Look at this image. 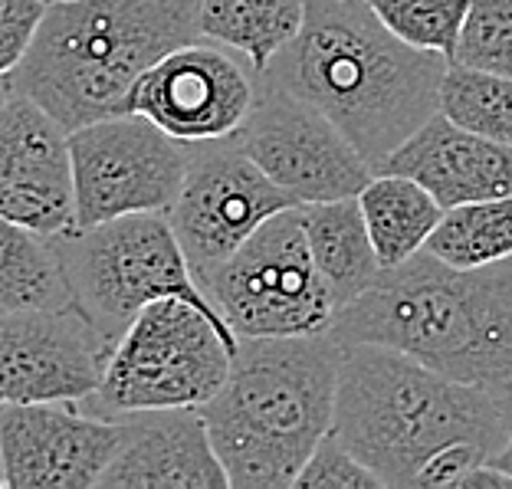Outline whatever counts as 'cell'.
<instances>
[{
	"instance_id": "cell-26",
	"label": "cell",
	"mask_w": 512,
	"mask_h": 489,
	"mask_svg": "<svg viewBox=\"0 0 512 489\" xmlns=\"http://www.w3.org/2000/svg\"><path fill=\"white\" fill-rule=\"evenodd\" d=\"M296 486L299 489H384L378 476L371 473L332 430L319 440V447L312 450L306 467L296 476Z\"/></svg>"
},
{
	"instance_id": "cell-7",
	"label": "cell",
	"mask_w": 512,
	"mask_h": 489,
	"mask_svg": "<svg viewBox=\"0 0 512 489\" xmlns=\"http://www.w3.org/2000/svg\"><path fill=\"white\" fill-rule=\"evenodd\" d=\"M50 240L73 306L109 348L148 302L165 296L188 299L197 309L220 316L197 286L168 214H125L96 227H73Z\"/></svg>"
},
{
	"instance_id": "cell-25",
	"label": "cell",
	"mask_w": 512,
	"mask_h": 489,
	"mask_svg": "<svg viewBox=\"0 0 512 489\" xmlns=\"http://www.w3.org/2000/svg\"><path fill=\"white\" fill-rule=\"evenodd\" d=\"M450 63L512 76V0H470Z\"/></svg>"
},
{
	"instance_id": "cell-23",
	"label": "cell",
	"mask_w": 512,
	"mask_h": 489,
	"mask_svg": "<svg viewBox=\"0 0 512 489\" xmlns=\"http://www.w3.org/2000/svg\"><path fill=\"white\" fill-rule=\"evenodd\" d=\"M440 112L467 132L512 145V76L450 63L440 83Z\"/></svg>"
},
{
	"instance_id": "cell-29",
	"label": "cell",
	"mask_w": 512,
	"mask_h": 489,
	"mask_svg": "<svg viewBox=\"0 0 512 489\" xmlns=\"http://www.w3.org/2000/svg\"><path fill=\"white\" fill-rule=\"evenodd\" d=\"M490 463H496L499 470H506L509 476H512V430H509V437H506V444L499 447L493 457H490Z\"/></svg>"
},
{
	"instance_id": "cell-10",
	"label": "cell",
	"mask_w": 512,
	"mask_h": 489,
	"mask_svg": "<svg viewBox=\"0 0 512 489\" xmlns=\"http://www.w3.org/2000/svg\"><path fill=\"white\" fill-rule=\"evenodd\" d=\"M296 201L266 178L234 138L188 145V171L168 220L197 286H204L266 217Z\"/></svg>"
},
{
	"instance_id": "cell-18",
	"label": "cell",
	"mask_w": 512,
	"mask_h": 489,
	"mask_svg": "<svg viewBox=\"0 0 512 489\" xmlns=\"http://www.w3.org/2000/svg\"><path fill=\"white\" fill-rule=\"evenodd\" d=\"M296 211L302 230H306L312 263H316L322 283L329 289L335 312H339L362 296L381 270L358 197L299 204Z\"/></svg>"
},
{
	"instance_id": "cell-13",
	"label": "cell",
	"mask_w": 512,
	"mask_h": 489,
	"mask_svg": "<svg viewBox=\"0 0 512 489\" xmlns=\"http://www.w3.org/2000/svg\"><path fill=\"white\" fill-rule=\"evenodd\" d=\"M109 352L76 306L0 312V404L86 401Z\"/></svg>"
},
{
	"instance_id": "cell-31",
	"label": "cell",
	"mask_w": 512,
	"mask_h": 489,
	"mask_svg": "<svg viewBox=\"0 0 512 489\" xmlns=\"http://www.w3.org/2000/svg\"><path fill=\"white\" fill-rule=\"evenodd\" d=\"M7 96H10V86H7V79H4V83H0V109H4Z\"/></svg>"
},
{
	"instance_id": "cell-17",
	"label": "cell",
	"mask_w": 512,
	"mask_h": 489,
	"mask_svg": "<svg viewBox=\"0 0 512 489\" xmlns=\"http://www.w3.org/2000/svg\"><path fill=\"white\" fill-rule=\"evenodd\" d=\"M378 171L407 174L450 211L470 201L512 194V145L467 132L437 109L381 161Z\"/></svg>"
},
{
	"instance_id": "cell-19",
	"label": "cell",
	"mask_w": 512,
	"mask_h": 489,
	"mask_svg": "<svg viewBox=\"0 0 512 489\" xmlns=\"http://www.w3.org/2000/svg\"><path fill=\"white\" fill-rule=\"evenodd\" d=\"M358 207H362L381 270L421 253L444 217V207L424 184L391 171L371 174V181L358 191Z\"/></svg>"
},
{
	"instance_id": "cell-1",
	"label": "cell",
	"mask_w": 512,
	"mask_h": 489,
	"mask_svg": "<svg viewBox=\"0 0 512 489\" xmlns=\"http://www.w3.org/2000/svg\"><path fill=\"white\" fill-rule=\"evenodd\" d=\"M447 66V56L394 37L365 0H306L296 40L260 76L329 115L378 171L440 109Z\"/></svg>"
},
{
	"instance_id": "cell-34",
	"label": "cell",
	"mask_w": 512,
	"mask_h": 489,
	"mask_svg": "<svg viewBox=\"0 0 512 489\" xmlns=\"http://www.w3.org/2000/svg\"><path fill=\"white\" fill-rule=\"evenodd\" d=\"M0 312H4V309H0Z\"/></svg>"
},
{
	"instance_id": "cell-8",
	"label": "cell",
	"mask_w": 512,
	"mask_h": 489,
	"mask_svg": "<svg viewBox=\"0 0 512 489\" xmlns=\"http://www.w3.org/2000/svg\"><path fill=\"white\" fill-rule=\"evenodd\" d=\"M296 207L266 217L201 286L237 339L316 335L335 319Z\"/></svg>"
},
{
	"instance_id": "cell-33",
	"label": "cell",
	"mask_w": 512,
	"mask_h": 489,
	"mask_svg": "<svg viewBox=\"0 0 512 489\" xmlns=\"http://www.w3.org/2000/svg\"><path fill=\"white\" fill-rule=\"evenodd\" d=\"M0 473H4V470H0Z\"/></svg>"
},
{
	"instance_id": "cell-20",
	"label": "cell",
	"mask_w": 512,
	"mask_h": 489,
	"mask_svg": "<svg viewBox=\"0 0 512 489\" xmlns=\"http://www.w3.org/2000/svg\"><path fill=\"white\" fill-rule=\"evenodd\" d=\"M201 37L247 56L256 73L296 40L306 0H201Z\"/></svg>"
},
{
	"instance_id": "cell-27",
	"label": "cell",
	"mask_w": 512,
	"mask_h": 489,
	"mask_svg": "<svg viewBox=\"0 0 512 489\" xmlns=\"http://www.w3.org/2000/svg\"><path fill=\"white\" fill-rule=\"evenodd\" d=\"M43 14V0H0V83L23 63Z\"/></svg>"
},
{
	"instance_id": "cell-3",
	"label": "cell",
	"mask_w": 512,
	"mask_h": 489,
	"mask_svg": "<svg viewBox=\"0 0 512 489\" xmlns=\"http://www.w3.org/2000/svg\"><path fill=\"white\" fill-rule=\"evenodd\" d=\"M332 434L384 486L414 489V476L453 447L486 457L506 444L509 424L499 398L453 381L398 348L342 345Z\"/></svg>"
},
{
	"instance_id": "cell-4",
	"label": "cell",
	"mask_w": 512,
	"mask_h": 489,
	"mask_svg": "<svg viewBox=\"0 0 512 489\" xmlns=\"http://www.w3.org/2000/svg\"><path fill=\"white\" fill-rule=\"evenodd\" d=\"M342 342L332 332L240 339L230 375L201 407L230 489H293L332 430Z\"/></svg>"
},
{
	"instance_id": "cell-21",
	"label": "cell",
	"mask_w": 512,
	"mask_h": 489,
	"mask_svg": "<svg viewBox=\"0 0 512 489\" xmlns=\"http://www.w3.org/2000/svg\"><path fill=\"white\" fill-rule=\"evenodd\" d=\"M66 306H73V296H69L53 240L0 214V309L14 312Z\"/></svg>"
},
{
	"instance_id": "cell-14",
	"label": "cell",
	"mask_w": 512,
	"mask_h": 489,
	"mask_svg": "<svg viewBox=\"0 0 512 489\" xmlns=\"http://www.w3.org/2000/svg\"><path fill=\"white\" fill-rule=\"evenodd\" d=\"M119 447V421L79 401L0 404V470L7 489H96Z\"/></svg>"
},
{
	"instance_id": "cell-15",
	"label": "cell",
	"mask_w": 512,
	"mask_h": 489,
	"mask_svg": "<svg viewBox=\"0 0 512 489\" xmlns=\"http://www.w3.org/2000/svg\"><path fill=\"white\" fill-rule=\"evenodd\" d=\"M0 214L40 237L76 227L69 132L14 89L0 109Z\"/></svg>"
},
{
	"instance_id": "cell-12",
	"label": "cell",
	"mask_w": 512,
	"mask_h": 489,
	"mask_svg": "<svg viewBox=\"0 0 512 489\" xmlns=\"http://www.w3.org/2000/svg\"><path fill=\"white\" fill-rule=\"evenodd\" d=\"M263 76L247 56L197 37L138 76L128 112L155 122L184 145L230 138L260 99Z\"/></svg>"
},
{
	"instance_id": "cell-6",
	"label": "cell",
	"mask_w": 512,
	"mask_h": 489,
	"mask_svg": "<svg viewBox=\"0 0 512 489\" xmlns=\"http://www.w3.org/2000/svg\"><path fill=\"white\" fill-rule=\"evenodd\" d=\"M234 329L194 302L155 299L128 322L106 358L102 384L79 407L96 417L201 407L220 391L237 355Z\"/></svg>"
},
{
	"instance_id": "cell-16",
	"label": "cell",
	"mask_w": 512,
	"mask_h": 489,
	"mask_svg": "<svg viewBox=\"0 0 512 489\" xmlns=\"http://www.w3.org/2000/svg\"><path fill=\"white\" fill-rule=\"evenodd\" d=\"M96 489H227L211 434L197 407L132 411Z\"/></svg>"
},
{
	"instance_id": "cell-30",
	"label": "cell",
	"mask_w": 512,
	"mask_h": 489,
	"mask_svg": "<svg viewBox=\"0 0 512 489\" xmlns=\"http://www.w3.org/2000/svg\"><path fill=\"white\" fill-rule=\"evenodd\" d=\"M499 407H503V417H506V424H509V430H512V388L499 398Z\"/></svg>"
},
{
	"instance_id": "cell-24",
	"label": "cell",
	"mask_w": 512,
	"mask_h": 489,
	"mask_svg": "<svg viewBox=\"0 0 512 489\" xmlns=\"http://www.w3.org/2000/svg\"><path fill=\"white\" fill-rule=\"evenodd\" d=\"M384 27L414 50L453 56L470 0H365Z\"/></svg>"
},
{
	"instance_id": "cell-11",
	"label": "cell",
	"mask_w": 512,
	"mask_h": 489,
	"mask_svg": "<svg viewBox=\"0 0 512 489\" xmlns=\"http://www.w3.org/2000/svg\"><path fill=\"white\" fill-rule=\"evenodd\" d=\"M230 138L296 204L358 197L375 174L329 115L273 86L260 89L247 122Z\"/></svg>"
},
{
	"instance_id": "cell-28",
	"label": "cell",
	"mask_w": 512,
	"mask_h": 489,
	"mask_svg": "<svg viewBox=\"0 0 512 489\" xmlns=\"http://www.w3.org/2000/svg\"><path fill=\"white\" fill-rule=\"evenodd\" d=\"M453 489H512V476L506 470H499L496 463L483 460L473 470L460 476V483Z\"/></svg>"
},
{
	"instance_id": "cell-32",
	"label": "cell",
	"mask_w": 512,
	"mask_h": 489,
	"mask_svg": "<svg viewBox=\"0 0 512 489\" xmlns=\"http://www.w3.org/2000/svg\"><path fill=\"white\" fill-rule=\"evenodd\" d=\"M43 4H46V7H50V4H63V0H43Z\"/></svg>"
},
{
	"instance_id": "cell-9",
	"label": "cell",
	"mask_w": 512,
	"mask_h": 489,
	"mask_svg": "<svg viewBox=\"0 0 512 489\" xmlns=\"http://www.w3.org/2000/svg\"><path fill=\"white\" fill-rule=\"evenodd\" d=\"M69 158L76 227L125 214H168L188 171V145L138 112L73 128Z\"/></svg>"
},
{
	"instance_id": "cell-5",
	"label": "cell",
	"mask_w": 512,
	"mask_h": 489,
	"mask_svg": "<svg viewBox=\"0 0 512 489\" xmlns=\"http://www.w3.org/2000/svg\"><path fill=\"white\" fill-rule=\"evenodd\" d=\"M201 0H63L50 4L7 86L66 132L128 112L138 76L201 37Z\"/></svg>"
},
{
	"instance_id": "cell-22",
	"label": "cell",
	"mask_w": 512,
	"mask_h": 489,
	"mask_svg": "<svg viewBox=\"0 0 512 489\" xmlns=\"http://www.w3.org/2000/svg\"><path fill=\"white\" fill-rule=\"evenodd\" d=\"M430 256L453 270H480L512 256V194L450 207L430 234Z\"/></svg>"
},
{
	"instance_id": "cell-2",
	"label": "cell",
	"mask_w": 512,
	"mask_h": 489,
	"mask_svg": "<svg viewBox=\"0 0 512 489\" xmlns=\"http://www.w3.org/2000/svg\"><path fill=\"white\" fill-rule=\"evenodd\" d=\"M342 345L398 348L453 381L493 398L512 388V256L480 270H453L427 250L384 266L355 302L335 312Z\"/></svg>"
}]
</instances>
